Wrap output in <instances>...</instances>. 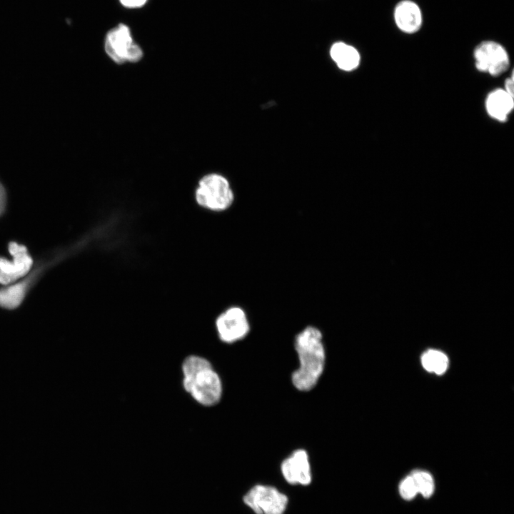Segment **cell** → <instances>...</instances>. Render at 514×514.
Instances as JSON below:
<instances>
[{"label":"cell","instance_id":"cell-1","mask_svg":"<svg viewBox=\"0 0 514 514\" xmlns=\"http://www.w3.org/2000/svg\"><path fill=\"white\" fill-rule=\"evenodd\" d=\"M299 367L292 374V383L301 391L313 388L321 376L326 363V352L321 331L308 326L295 338Z\"/></svg>","mask_w":514,"mask_h":514},{"label":"cell","instance_id":"cell-2","mask_svg":"<svg viewBox=\"0 0 514 514\" xmlns=\"http://www.w3.org/2000/svg\"><path fill=\"white\" fill-rule=\"evenodd\" d=\"M183 387L199 404L213 406L221 398V380L208 360L191 355L182 363Z\"/></svg>","mask_w":514,"mask_h":514},{"label":"cell","instance_id":"cell-3","mask_svg":"<svg viewBox=\"0 0 514 514\" xmlns=\"http://www.w3.org/2000/svg\"><path fill=\"white\" fill-rule=\"evenodd\" d=\"M195 200L201 208L212 212H223L233 203L234 193L224 176L210 173L202 177L195 190Z\"/></svg>","mask_w":514,"mask_h":514},{"label":"cell","instance_id":"cell-4","mask_svg":"<svg viewBox=\"0 0 514 514\" xmlns=\"http://www.w3.org/2000/svg\"><path fill=\"white\" fill-rule=\"evenodd\" d=\"M104 48L107 55L119 64L136 63L143 57L141 48L133 41L130 29L124 24L107 33Z\"/></svg>","mask_w":514,"mask_h":514},{"label":"cell","instance_id":"cell-5","mask_svg":"<svg viewBox=\"0 0 514 514\" xmlns=\"http://www.w3.org/2000/svg\"><path fill=\"white\" fill-rule=\"evenodd\" d=\"M215 327L220 340L226 343L243 339L251 329L247 313L240 306H229L219 313Z\"/></svg>","mask_w":514,"mask_h":514},{"label":"cell","instance_id":"cell-6","mask_svg":"<svg viewBox=\"0 0 514 514\" xmlns=\"http://www.w3.org/2000/svg\"><path fill=\"white\" fill-rule=\"evenodd\" d=\"M475 66L480 72L498 76L509 67L510 58L505 49L494 41H484L474 49Z\"/></svg>","mask_w":514,"mask_h":514},{"label":"cell","instance_id":"cell-7","mask_svg":"<svg viewBox=\"0 0 514 514\" xmlns=\"http://www.w3.org/2000/svg\"><path fill=\"white\" fill-rule=\"evenodd\" d=\"M243 502L256 514H283L288 498L274 487L256 485L245 495Z\"/></svg>","mask_w":514,"mask_h":514},{"label":"cell","instance_id":"cell-8","mask_svg":"<svg viewBox=\"0 0 514 514\" xmlns=\"http://www.w3.org/2000/svg\"><path fill=\"white\" fill-rule=\"evenodd\" d=\"M11 261L0 257V283L9 285L26 276L31 269L33 260L27 248L16 242L9 244Z\"/></svg>","mask_w":514,"mask_h":514},{"label":"cell","instance_id":"cell-9","mask_svg":"<svg viewBox=\"0 0 514 514\" xmlns=\"http://www.w3.org/2000/svg\"><path fill=\"white\" fill-rule=\"evenodd\" d=\"M281 472L290 484L307 485L311 481L308 455L305 450L298 449L281 463Z\"/></svg>","mask_w":514,"mask_h":514},{"label":"cell","instance_id":"cell-10","mask_svg":"<svg viewBox=\"0 0 514 514\" xmlns=\"http://www.w3.org/2000/svg\"><path fill=\"white\" fill-rule=\"evenodd\" d=\"M394 20L397 27L401 31L413 34L420 29L423 15L416 3L411 0H403L395 7Z\"/></svg>","mask_w":514,"mask_h":514},{"label":"cell","instance_id":"cell-11","mask_svg":"<svg viewBox=\"0 0 514 514\" xmlns=\"http://www.w3.org/2000/svg\"><path fill=\"white\" fill-rule=\"evenodd\" d=\"M514 96L503 89L492 91L485 99V109L493 119L500 122L507 120L514 107Z\"/></svg>","mask_w":514,"mask_h":514},{"label":"cell","instance_id":"cell-12","mask_svg":"<svg viewBox=\"0 0 514 514\" xmlns=\"http://www.w3.org/2000/svg\"><path fill=\"white\" fill-rule=\"evenodd\" d=\"M331 56L342 70L351 71L358 67L360 54L352 46L343 42L334 44L330 51Z\"/></svg>","mask_w":514,"mask_h":514},{"label":"cell","instance_id":"cell-13","mask_svg":"<svg viewBox=\"0 0 514 514\" xmlns=\"http://www.w3.org/2000/svg\"><path fill=\"white\" fill-rule=\"evenodd\" d=\"M27 288L25 281L11 283L0 289V306L14 309L23 301Z\"/></svg>","mask_w":514,"mask_h":514},{"label":"cell","instance_id":"cell-14","mask_svg":"<svg viewBox=\"0 0 514 514\" xmlns=\"http://www.w3.org/2000/svg\"><path fill=\"white\" fill-rule=\"evenodd\" d=\"M421 363L427 371L441 375L448 368V358L444 353L430 349L422 355Z\"/></svg>","mask_w":514,"mask_h":514},{"label":"cell","instance_id":"cell-15","mask_svg":"<svg viewBox=\"0 0 514 514\" xmlns=\"http://www.w3.org/2000/svg\"><path fill=\"white\" fill-rule=\"evenodd\" d=\"M415 482L418 493L425 498H429L434 491V480L432 475L423 470H415L411 474Z\"/></svg>","mask_w":514,"mask_h":514},{"label":"cell","instance_id":"cell-16","mask_svg":"<svg viewBox=\"0 0 514 514\" xmlns=\"http://www.w3.org/2000/svg\"><path fill=\"white\" fill-rule=\"evenodd\" d=\"M399 493L405 500H411L416 495L418 491L411 475H408L400 482Z\"/></svg>","mask_w":514,"mask_h":514},{"label":"cell","instance_id":"cell-17","mask_svg":"<svg viewBox=\"0 0 514 514\" xmlns=\"http://www.w3.org/2000/svg\"><path fill=\"white\" fill-rule=\"evenodd\" d=\"M121 4L128 9H137L145 5L148 0H119Z\"/></svg>","mask_w":514,"mask_h":514},{"label":"cell","instance_id":"cell-18","mask_svg":"<svg viewBox=\"0 0 514 514\" xmlns=\"http://www.w3.org/2000/svg\"><path fill=\"white\" fill-rule=\"evenodd\" d=\"M514 79L512 74L511 76L508 78L505 82V88L503 89L510 95L514 96Z\"/></svg>","mask_w":514,"mask_h":514},{"label":"cell","instance_id":"cell-19","mask_svg":"<svg viewBox=\"0 0 514 514\" xmlns=\"http://www.w3.org/2000/svg\"><path fill=\"white\" fill-rule=\"evenodd\" d=\"M6 205V193L4 188L0 183V215L4 212Z\"/></svg>","mask_w":514,"mask_h":514}]
</instances>
